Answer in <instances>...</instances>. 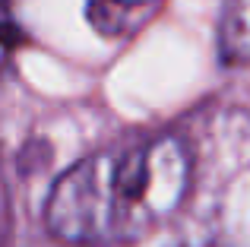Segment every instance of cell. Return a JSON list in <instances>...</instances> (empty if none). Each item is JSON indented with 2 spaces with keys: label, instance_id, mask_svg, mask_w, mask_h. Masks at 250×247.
I'll return each mask as SVG.
<instances>
[{
  "label": "cell",
  "instance_id": "cell-2",
  "mask_svg": "<svg viewBox=\"0 0 250 247\" xmlns=\"http://www.w3.org/2000/svg\"><path fill=\"white\" fill-rule=\"evenodd\" d=\"M159 0H85L89 22L108 38L133 35L155 13Z\"/></svg>",
  "mask_w": 250,
  "mask_h": 247
},
{
  "label": "cell",
  "instance_id": "cell-3",
  "mask_svg": "<svg viewBox=\"0 0 250 247\" xmlns=\"http://www.w3.org/2000/svg\"><path fill=\"white\" fill-rule=\"evenodd\" d=\"M222 51L228 61L250 57V0H231L222 19Z\"/></svg>",
  "mask_w": 250,
  "mask_h": 247
},
{
  "label": "cell",
  "instance_id": "cell-1",
  "mask_svg": "<svg viewBox=\"0 0 250 247\" xmlns=\"http://www.w3.org/2000/svg\"><path fill=\"white\" fill-rule=\"evenodd\" d=\"M187 159L174 140L104 149L73 165L48 200V228L70 244H114L149 231L177 209Z\"/></svg>",
  "mask_w": 250,
  "mask_h": 247
}]
</instances>
